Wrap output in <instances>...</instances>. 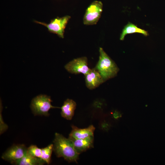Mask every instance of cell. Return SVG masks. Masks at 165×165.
Returning <instances> with one entry per match:
<instances>
[{
  "mask_svg": "<svg viewBox=\"0 0 165 165\" xmlns=\"http://www.w3.org/2000/svg\"><path fill=\"white\" fill-rule=\"evenodd\" d=\"M27 148L24 144L13 145L2 154L1 158L12 163L24 155Z\"/></svg>",
  "mask_w": 165,
  "mask_h": 165,
  "instance_id": "52a82bcc",
  "label": "cell"
},
{
  "mask_svg": "<svg viewBox=\"0 0 165 165\" xmlns=\"http://www.w3.org/2000/svg\"><path fill=\"white\" fill-rule=\"evenodd\" d=\"M45 163L41 158L32 156L27 150L24 155L21 159L12 164L16 165H42Z\"/></svg>",
  "mask_w": 165,
  "mask_h": 165,
  "instance_id": "7c38bea8",
  "label": "cell"
},
{
  "mask_svg": "<svg viewBox=\"0 0 165 165\" xmlns=\"http://www.w3.org/2000/svg\"><path fill=\"white\" fill-rule=\"evenodd\" d=\"M98 61L95 68L99 72L104 82L115 77L119 71V68L115 62L100 47Z\"/></svg>",
  "mask_w": 165,
  "mask_h": 165,
  "instance_id": "7a4b0ae2",
  "label": "cell"
},
{
  "mask_svg": "<svg viewBox=\"0 0 165 165\" xmlns=\"http://www.w3.org/2000/svg\"><path fill=\"white\" fill-rule=\"evenodd\" d=\"M72 130L68 137L71 139H84L94 136L95 128L93 125L83 129L79 128L74 125L72 126Z\"/></svg>",
  "mask_w": 165,
  "mask_h": 165,
  "instance_id": "9c48e42d",
  "label": "cell"
},
{
  "mask_svg": "<svg viewBox=\"0 0 165 165\" xmlns=\"http://www.w3.org/2000/svg\"><path fill=\"white\" fill-rule=\"evenodd\" d=\"M50 97L46 95L41 94L36 96L32 100L30 108L35 116L49 115V111L53 108H58L52 106Z\"/></svg>",
  "mask_w": 165,
  "mask_h": 165,
  "instance_id": "3957f363",
  "label": "cell"
},
{
  "mask_svg": "<svg viewBox=\"0 0 165 165\" xmlns=\"http://www.w3.org/2000/svg\"><path fill=\"white\" fill-rule=\"evenodd\" d=\"M103 5L100 1H94L88 7L83 18V23L86 25L97 24L103 10Z\"/></svg>",
  "mask_w": 165,
  "mask_h": 165,
  "instance_id": "277c9868",
  "label": "cell"
},
{
  "mask_svg": "<svg viewBox=\"0 0 165 165\" xmlns=\"http://www.w3.org/2000/svg\"><path fill=\"white\" fill-rule=\"evenodd\" d=\"M53 144V151L57 157H63L69 162H77L79 154L75 149L71 140L56 133Z\"/></svg>",
  "mask_w": 165,
  "mask_h": 165,
  "instance_id": "6da1fadb",
  "label": "cell"
},
{
  "mask_svg": "<svg viewBox=\"0 0 165 165\" xmlns=\"http://www.w3.org/2000/svg\"><path fill=\"white\" fill-rule=\"evenodd\" d=\"M27 151L32 156L41 158L42 155V148H39L36 145H30L27 148Z\"/></svg>",
  "mask_w": 165,
  "mask_h": 165,
  "instance_id": "9a60e30c",
  "label": "cell"
},
{
  "mask_svg": "<svg viewBox=\"0 0 165 165\" xmlns=\"http://www.w3.org/2000/svg\"><path fill=\"white\" fill-rule=\"evenodd\" d=\"M71 140L75 149L79 154L94 147V136L84 139Z\"/></svg>",
  "mask_w": 165,
  "mask_h": 165,
  "instance_id": "30bf717a",
  "label": "cell"
},
{
  "mask_svg": "<svg viewBox=\"0 0 165 165\" xmlns=\"http://www.w3.org/2000/svg\"><path fill=\"white\" fill-rule=\"evenodd\" d=\"M53 151V144H50L46 147L42 148V155L41 158L46 163L48 164L50 163Z\"/></svg>",
  "mask_w": 165,
  "mask_h": 165,
  "instance_id": "5bb4252c",
  "label": "cell"
},
{
  "mask_svg": "<svg viewBox=\"0 0 165 165\" xmlns=\"http://www.w3.org/2000/svg\"><path fill=\"white\" fill-rule=\"evenodd\" d=\"M113 116L115 118H117L120 117L121 116V115L118 112H115Z\"/></svg>",
  "mask_w": 165,
  "mask_h": 165,
  "instance_id": "e0dca14e",
  "label": "cell"
},
{
  "mask_svg": "<svg viewBox=\"0 0 165 165\" xmlns=\"http://www.w3.org/2000/svg\"><path fill=\"white\" fill-rule=\"evenodd\" d=\"M76 104L73 100L67 99L61 108L62 117L68 120H71L74 116Z\"/></svg>",
  "mask_w": 165,
  "mask_h": 165,
  "instance_id": "8fae6325",
  "label": "cell"
},
{
  "mask_svg": "<svg viewBox=\"0 0 165 165\" xmlns=\"http://www.w3.org/2000/svg\"><path fill=\"white\" fill-rule=\"evenodd\" d=\"M135 33L141 34L145 36H147L148 35L147 31L138 27L136 25L129 22L123 29L120 35V39L123 40L127 35Z\"/></svg>",
  "mask_w": 165,
  "mask_h": 165,
  "instance_id": "4fadbf2b",
  "label": "cell"
},
{
  "mask_svg": "<svg viewBox=\"0 0 165 165\" xmlns=\"http://www.w3.org/2000/svg\"><path fill=\"white\" fill-rule=\"evenodd\" d=\"M2 106L1 100L0 104V134H2L5 132L8 129V125L4 121L2 115Z\"/></svg>",
  "mask_w": 165,
  "mask_h": 165,
  "instance_id": "2e32d148",
  "label": "cell"
},
{
  "mask_svg": "<svg viewBox=\"0 0 165 165\" xmlns=\"http://www.w3.org/2000/svg\"><path fill=\"white\" fill-rule=\"evenodd\" d=\"M64 68L69 73L74 74L82 73L84 75L90 69L88 66L87 58L85 57L74 59L67 64Z\"/></svg>",
  "mask_w": 165,
  "mask_h": 165,
  "instance_id": "8992f818",
  "label": "cell"
},
{
  "mask_svg": "<svg viewBox=\"0 0 165 165\" xmlns=\"http://www.w3.org/2000/svg\"><path fill=\"white\" fill-rule=\"evenodd\" d=\"M70 18L71 16L68 15L57 17L52 20L49 24L36 20L34 22L46 27L50 32L56 34L60 38H63L64 29Z\"/></svg>",
  "mask_w": 165,
  "mask_h": 165,
  "instance_id": "5b68a950",
  "label": "cell"
},
{
  "mask_svg": "<svg viewBox=\"0 0 165 165\" xmlns=\"http://www.w3.org/2000/svg\"><path fill=\"white\" fill-rule=\"evenodd\" d=\"M85 76L86 86L90 90L97 87L104 82L101 75L95 68L90 69Z\"/></svg>",
  "mask_w": 165,
  "mask_h": 165,
  "instance_id": "ba28073f",
  "label": "cell"
}]
</instances>
